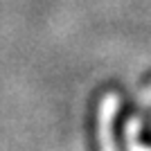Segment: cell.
<instances>
[{"label":"cell","instance_id":"cell-1","mask_svg":"<svg viewBox=\"0 0 151 151\" xmlns=\"http://www.w3.org/2000/svg\"><path fill=\"white\" fill-rule=\"evenodd\" d=\"M115 101V97L113 95H108L106 97V104H104V115H101V120L106 122V129H104V142H106V151H113L111 149V133H108V117H111V111H113V104Z\"/></svg>","mask_w":151,"mask_h":151}]
</instances>
